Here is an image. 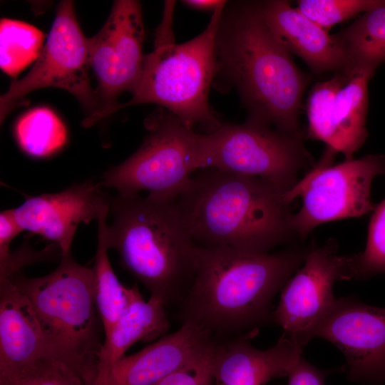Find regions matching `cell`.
Wrapping results in <instances>:
<instances>
[{
  "label": "cell",
  "instance_id": "cell-6",
  "mask_svg": "<svg viewBox=\"0 0 385 385\" xmlns=\"http://www.w3.org/2000/svg\"><path fill=\"white\" fill-rule=\"evenodd\" d=\"M51 273L11 278L28 297L54 355L70 366L85 385H96L103 330L95 302L92 268L62 255Z\"/></svg>",
  "mask_w": 385,
  "mask_h": 385
},
{
  "label": "cell",
  "instance_id": "cell-7",
  "mask_svg": "<svg viewBox=\"0 0 385 385\" xmlns=\"http://www.w3.org/2000/svg\"><path fill=\"white\" fill-rule=\"evenodd\" d=\"M148 131L139 148L107 170L99 181L118 195L176 198L202 168L201 133L188 128L169 111L158 107L145 120Z\"/></svg>",
  "mask_w": 385,
  "mask_h": 385
},
{
  "label": "cell",
  "instance_id": "cell-24",
  "mask_svg": "<svg viewBox=\"0 0 385 385\" xmlns=\"http://www.w3.org/2000/svg\"><path fill=\"white\" fill-rule=\"evenodd\" d=\"M44 35L26 22L3 19L0 24V67L8 76L18 75L37 60L44 46Z\"/></svg>",
  "mask_w": 385,
  "mask_h": 385
},
{
  "label": "cell",
  "instance_id": "cell-34",
  "mask_svg": "<svg viewBox=\"0 0 385 385\" xmlns=\"http://www.w3.org/2000/svg\"><path fill=\"white\" fill-rule=\"evenodd\" d=\"M0 385H30L25 379H18L0 381Z\"/></svg>",
  "mask_w": 385,
  "mask_h": 385
},
{
  "label": "cell",
  "instance_id": "cell-5",
  "mask_svg": "<svg viewBox=\"0 0 385 385\" xmlns=\"http://www.w3.org/2000/svg\"><path fill=\"white\" fill-rule=\"evenodd\" d=\"M227 3L213 12L200 34L176 43L172 29L175 1H165L153 50L145 55L132 98L118 103L112 113L128 106L154 103L171 112L192 130L199 128L202 133L217 130L222 123L210 107L209 92L216 73L217 31Z\"/></svg>",
  "mask_w": 385,
  "mask_h": 385
},
{
  "label": "cell",
  "instance_id": "cell-10",
  "mask_svg": "<svg viewBox=\"0 0 385 385\" xmlns=\"http://www.w3.org/2000/svg\"><path fill=\"white\" fill-rule=\"evenodd\" d=\"M88 38L81 29L73 1H61L47 40L30 71L11 83L0 97V120L30 93L44 88L63 89L73 95L93 115L100 102L90 83Z\"/></svg>",
  "mask_w": 385,
  "mask_h": 385
},
{
  "label": "cell",
  "instance_id": "cell-15",
  "mask_svg": "<svg viewBox=\"0 0 385 385\" xmlns=\"http://www.w3.org/2000/svg\"><path fill=\"white\" fill-rule=\"evenodd\" d=\"M50 356H56L29 299L11 278L0 279V381L21 379Z\"/></svg>",
  "mask_w": 385,
  "mask_h": 385
},
{
  "label": "cell",
  "instance_id": "cell-19",
  "mask_svg": "<svg viewBox=\"0 0 385 385\" xmlns=\"http://www.w3.org/2000/svg\"><path fill=\"white\" fill-rule=\"evenodd\" d=\"M166 307L155 297L145 301L136 288L126 311L104 337L96 385H105L112 365L124 356L133 344L165 335L170 326Z\"/></svg>",
  "mask_w": 385,
  "mask_h": 385
},
{
  "label": "cell",
  "instance_id": "cell-1",
  "mask_svg": "<svg viewBox=\"0 0 385 385\" xmlns=\"http://www.w3.org/2000/svg\"><path fill=\"white\" fill-rule=\"evenodd\" d=\"M309 247L274 252L198 246L192 283L179 304L182 324L191 323L215 342L252 336L273 322L275 295L303 264Z\"/></svg>",
  "mask_w": 385,
  "mask_h": 385
},
{
  "label": "cell",
  "instance_id": "cell-4",
  "mask_svg": "<svg viewBox=\"0 0 385 385\" xmlns=\"http://www.w3.org/2000/svg\"><path fill=\"white\" fill-rule=\"evenodd\" d=\"M113 223L101 216L98 231L121 266L167 307L180 304L194 279L198 246L176 198L148 195L110 198Z\"/></svg>",
  "mask_w": 385,
  "mask_h": 385
},
{
  "label": "cell",
  "instance_id": "cell-16",
  "mask_svg": "<svg viewBox=\"0 0 385 385\" xmlns=\"http://www.w3.org/2000/svg\"><path fill=\"white\" fill-rule=\"evenodd\" d=\"M258 12L276 38L315 73H346L349 63L335 34L330 35L297 8L283 0L255 1Z\"/></svg>",
  "mask_w": 385,
  "mask_h": 385
},
{
  "label": "cell",
  "instance_id": "cell-14",
  "mask_svg": "<svg viewBox=\"0 0 385 385\" xmlns=\"http://www.w3.org/2000/svg\"><path fill=\"white\" fill-rule=\"evenodd\" d=\"M99 182L86 181L61 192L27 198L13 213L23 230L53 242L62 255L71 253L78 225L110 211V198Z\"/></svg>",
  "mask_w": 385,
  "mask_h": 385
},
{
  "label": "cell",
  "instance_id": "cell-25",
  "mask_svg": "<svg viewBox=\"0 0 385 385\" xmlns=\"http://www.w3.org/2000/svg\"><path fill=\"white\" fill-rule=\"evenodd\" d=\"M347 79V74L337 72L331 79L317 83L310 91L307 113V138L321 140L332 149L334 143L333 113L336 95Z\"/></svg>",
  "mask_w": 385,
  "mask_h": 385
},
{
  "label": "cell",
  "instance_id": "cell-3",
  "mask_svg": "<svg viewBox=\"0 0 385 385\" xmlns=\"http://www.w3.org/2000/svg\"><path fill=\"white\" fill-rule=\"evenodd\" d=\"M284 192L257 178L205 168L176 200L197 246L269 252L299 240Z\"/></svg>",
  "mask_w": 385,
  "mask_h": 385
},
{
  "label": "cell",
  "instance_id": "cell-20",
  "mask_svg": "<svg viewBox=\"0 0 385 385\" xmlns=\"http://www.w3.org/2000/svg\"><path fill=\"white\" fill-rule=\"evenodd\" d=\"M346 74L347 79L339 89L334 101L332 150L342 153L344 160H349L354 159V153L369 135L366 128L368 83L374 73L358 69Z\"/></svg>",
  "mask_w": 385,
  "mask_h": 385
},
{
  "label": "cell",
  "instance_id": "cell-30",
  "mask_svg": "<svg viewBox=\"0 0 385 385\" xmlns=\"http://www.w3.org/2000/svg\"><path fill=\"white\" fill-rule=\"evenodd\" d=\"M57 252H61L59 247L53 244L41 251H34L26 245L15 252H11L4 259L0 260V279L9 278L24 266L49 259L55 255Z\"/></svg>",
  "mask_w": 385,
  "mask_h": 385
},
{
  "label": "cell",
  "instance_id": "cell-11",
  "mask_svg": "<svg viewBox=\"0 0 385 385\" xmlns=\"http://www.w3.org/2000/svg\"><path fill=\"white\" fill-rule=\"evenodd\" d=\"M141 5L135 0L115 1L105 24L88 38L90 65L96 79L100 110L83 121L89 127L112 113L117 99L130 93L140 78L145 55Z\"/></svg>",
  "mask_w": 385,
  "mask_h": 385
},
{
  "label": "cell",
  "instance_id": "cell-28",
  "mask_svg": "<svg viewBox=\"0 0 385 385\" xmlns=\"http://www.w3.org/2000/svg\"><path fill=\"white\" fill-rule=\"evenodd\" d=\"M21 379L30 385H85L70 366L56 356L38 361Z\"/></svg>",
  "mask_w": 385,
  "mask_h": 385
},
{
  "label": "cell",
  "instance_id": "cell-33",
  "mask_svg": "<svg viewBox=\"0 0 385 385\" xmlns=\"http://www.w3.org/2000/svg\"><path fill=\"white\" fill-rule=\"evenodd\" d=\"M226 1L223 0H184L181 2L192 9L214 12Z\"/></svg>",
  "mask_w": 385,
  "mask_h": 385
},
{
  "label": "cell",
  "instance_id": "cell-26",
  "mask_svg": "<svg viewBox=\"0 0 385 385\" xmlns=\"http://www.w3.org/2000/svg\"><path fill=\"white\" fill-rule=\"evenodd\" d=\"M373 211L364 250L350 255L352 279L385 274V198Z\"/></svg>",
  "mask_w": 385,
  "mask_h": 385
},
{
  "label": "cell",
  "instance_id": "cell-12",
  "mask_svg": "<svg viewBox=\"0 0 385 385\" xmlns=\"http://www.w3.org/2000/svg\"><path fill=\"white\" fill-rule=\"evenodd\" d=\"M349 279H351V257L339 253L334 239H329L320 246L312 245L302 267L281 290L273 322L303 349L314 338V329L336 302L334 282Z\"/></svg>",
  "mask_w": 385,
  "mask_h": 385
},
{
  "label": "cell",
  "instance_id": "cell-22",
  "mask_svg": "<svg viewBox=\"0 0 385 385\" xmlns=\"http://www.w3.org/2000/svg\"><path fill=\"white\" fill-rule=\"evenodd\" d=\"M103 237L98 231V245L93 270L95 275V302L101 320L104 337L126 311L135 291L134 285L127 287L116 277L108 257Z\"/></svg>",
  "mask_w": 385,
  "mask_h": 385
},
{
  "label": "cell",
  "instance_id": "cell-2",
  "mask_svg": "<svg viewBox=\"0 0 385 385\" xmlns=\"http://www.w3.org/2000/svg\"><path fill=\"white\" fill-rule=\"evenodd\" d=\"M213 86L235 89L247 120L303 138L299 116L308 77L262 19L255 1H227L216 35Z\"/></svg>",
  "mask_w": 385,
  "mask_h": 385
},
{
  "label": "cell",
  "instance_id": "cell-31",
  "mask_svg": "<svg viewBox=\"0 0 385 385\" xmlns=\"http://www.w3.org/2000/svg\"><path fill=\"white\" fill-rule=\"evenodd\" d=\"M333 372L315 367L302 356L287 376V385H325L326 377Z\"/></svg>",
  "mask_w": 385,
  "mask_h": 385
},
{
  "label": "cell",
  "instance_id": "cell-32",
  "mask_svg": "<svg viewBox=\"0 0 385 385\" xmlns=\"http://www.w3.org/2000/svg\"><path fill=\"white\" fill-rule=\"evenodd\" d=\"M24 231L16 222L13 210H6L0 214V260L11 252L10 244L20 232Z\"/></svg>",
  "mask_w": 385,
  "mask_h": 385
},
{
  "label": "cell",
  "instance_id": "cell-23",
  "mask_svg": "<svg viewBox=\"0 0 385 385\" xmlns=\"http://www.w3.org/2000/svg\"><path fill=\"white\" fill-rule=\"evenodd\" d=\"M15 136L27 154L46 157L61 148L66 142V129L51 109L38 107L22 115L15 125Z\"/></svg>",
  "mask_w": 385,
  "mask_h": 385
},
{
  "label": "cell",
  "instance_id": "cell-27",
  "mask_svg": "<svg viewBox=\"0 0 385 385\" xmlns=\"http://www.w3.org/2000/svg\"><path fill=\"white\" fill-rule=\"evenodd\" d=\"M383 0H299L297 9L328 31L334 25L379 5Z\"/></svg>",
  "mask_w": 385,
  "mask_h": 385
},
{
  "label": "cell",
  "instance_id": "cell-21",
  "mask_svg": "<svg viewBox=\"0 0 385 385\" xmlns=\"http://www.w3.org/2000/svg\"><path fill=\"white\" fill-rule=\"evenodd\" d=\"M335 36L349 61L346 73L358 69L374 73L385 62V0Z\"/></svg>",
  "mask_w": 385,
  "mask_h": 385
},
{
  "label": "cell",
  "instance_id": "cell-18",
  "mask_svg": "<svg viewBox=\"0 0 385 385\" xmlns=\"http://www.w3.org/2000/svg\"><path fill=\"white\" fill-rule=\"evenodd\" d=\"M213 342L199 327L183 323L175 332L116 361L105 385H153L201 355Z\"/></svg>",
  "mask_w": 385,
  "mask_h": 385
},
{
  "label": "cell",
  "instance_id": "cell-13",
  "mask_svg": "<svg viewBox=\"0 0 385 385\" xmlns=\"http://www.w3.org/2000/svg\"><path fill=\"white\" fill-rule=\"evenodd\" d=\"M344 354L349 380L364 385L385 384V308L354 297L337 298L314 329Z\"/></svg>",
  "mask_w": 385,
  "mask_h": 385
},
{
  "label": "cell",
  "instance_id": "cell-17",
  "mask_svg": "<svg viewBox=\"0 0 385 385\" xmlns=\"http://www.w3.org/2000/svg\"><path fill=\"white\" fill-rule=\"evenodd\" d=\"M246 336L215 342L211 356L212 385H266L287 376L302 356V348L282 335L274 346L260 350Z\"/></svg>",
  "mask_w": 385,
  "mask_h": 385
},
{
  "label": "cell",
  "instance_id": "cell-9",
  "mask_svg": "<svg viewBox=\"0 0 385 385\" xmlns=\"http://www.w3.org/2000/svg\"><path fill=\"white\" fill-rule=\"evenodd\" d=\"M336 153L327 147L319 163L283 195L289 205L302 197L301 208L290 216L291 227L299 240L323 223L361 217L375 207L371 183L375 177L385 175V155L369 154L332 165Z\"/></svg>",
  "mask_w": 385,
  "mask_h": 385
},
{
  "label": "cell",
  "instance_id": "cell-29",
  "mask_svg": "<svg viewBox=\"0 0 385 385\" xmlns=\"http://www.w3.org/2000/svg\"><path fill=\"white\" fill-rule=\"evenodd\" d=\"M214 343L201 355L153 385H212L211 356Z\"/></svg>",
  "mask_w": 385,
  "mask_h": 385
},
{
  "label": "cell",
  "instance_id": "cell-8",
  "mask_svg": "<svg viewBox=\"0 0 385 385\" xmlns=\"http://www.w3.org/2000/svg\"><path fill=\"white\" fill-rule=\"evenodd\" d=\"M302 140L250 120L222 123L215 131L201 133L202 168L257 178L286 192L300 171L316 165Z\"/></svg>",
  "mask_w": 385,
  "mask_h": 385
}]
</instances>
